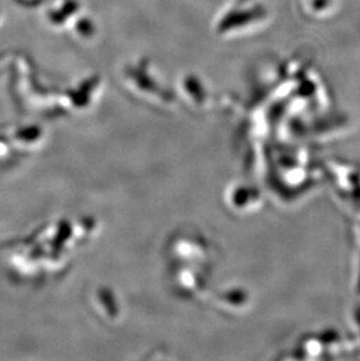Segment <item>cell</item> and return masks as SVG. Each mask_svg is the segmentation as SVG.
<instances>
[{"instance_id": "6da1fadb", "label": "cell", "mask_w": 360, "mask_h": 361, "mask_svg": "<svg viewBox=\"0 0 360 361\" xmlns=\"http://www.w3.org/2000/svg\"><path fill=\"white\" fill-rule=\"evenodd\" d=\"M268 12L262 0H232L217 18L215 32L222 38H236L263 26Z\"/></svg>"}]
</instances>
